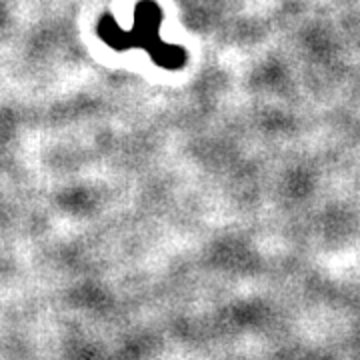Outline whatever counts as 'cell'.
I'll use <instances>...</instances> for the list:
<instances>
[{
	"label": "cell",
	"instance_id": "6da1fadb",
	"mask_svg": "<svg viewBox=\"0 0 360 360\" xmlns=\"http://www.w3.org/2000/svg\"><path fill=\"white\" fill-rule=\"evenodd\" d=\"M98 34L101 39L110 44L116 51H127L130 46L136 44V34L134 32H124L120 26L116 25V20L112 16H103L98 22Z\"/></svg>",
	"mask_w": 360,
	"mask_h": 360
}]
</instances>
